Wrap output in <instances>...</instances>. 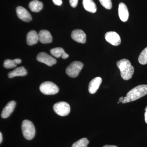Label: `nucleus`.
Listing matches in <instances>:
<instances>
[{
	"mask_svg": "<svg viewBox=\"0 0 147 147\" xmlns=\"http://www.w3.org/2000/svg\"><path fill=\"white\" fill-rule=\"evenodd\" d=\"M147 94V85H139L133 88L127 94L122 101L123 104L137 100Z\"/></svg>",
	"mask_w": 147,
	"mask_h": 147,
	"instance_id": "1",
	"label": "nucleus"
},
{
	"mask_svg": "<svg viewBox=\"0 0 147 147\" xmlns=\"http://www.w3.org/2000/svg\"><path fill=\"white\" fill-rule=\"evenodd\" d=\"M117 65L120 69L121 76L123 79L128 80L131 79L134 73V68L128 60L122 59L118 61Z\"/></svg>",
	"mask_w": 147,
	"mask_h": 147,
	"instance_id": "2",
	"label": "nucleus"
},
{
	"mask_svg": "<svg viewBox=\"0 0 147 147\" xmlns=\"http://www.w3.org/2000/svg\"><path fill=\"white\" fill-rule=\"evenodd\" d=\"M21 129L25 139L28 140L33 139L35 135V129L34 125L31 121L28 120L23 121L21 125Z\"/></svg>",
	"mask_w": 147,
	"mask_h": 147,
	"instance_id": "3",
	"label": "nucleus"
},
{
	"mask_svg": "<svg viewBox=\"0 0 147 147\" xmlns=\"http://www.w3.org/2000/svg\"><path fill=\"white\" fill-rule=\"evenodd\" d=\"M83 67V63L80 61H75L71 63L67 67L66 73L71 78H75L78 76Z\"/></svg>",
	"mask_w": 147,
	"mask_h": 147,
	"instance_id": "4",
	"label": "nucleus"
},
{
	"mask_svg": "<svg viewBox=\"0 0 147 147\" xmlns=\"http://www.w3.org/2000/svg\"><path fill=\"white\" fill-rule=\"evenodd\" d=\"M40 90L43 94L54 95L57 93L59 89L56 84L51 82H45L40 86Z\"/></svg>",
	"mask_w": 147,
	"mask_h": 147,
	"instance_id": "5",
	"label": "nucleus"
},
{
	"mask_svg": "<svg viewBox=\"0 0 147 147\" xmlns=\"http://www.w3.org/2000/svg\"><path fill=\"white\" fill-rule=\"evenodd\" d=\"M53 109L56 114L62 117L67 115L70 112L69 104L64 101L55 103L53 106Z\"/></svg>",
	"mask_w": 147,
	"mask_h": 147,
	"instance_id": "6",
	"label": "nucleus"
},
{
	"mask_svg": "<svg viewBox=\"0 0 147 147\" xmlns=\"http://www.w3.org/2000/svg\"><path fill=\"white\" fill-rule=\"evenodd\" d=\"M36 60L40 62L45 64L49 66H52L57 63V60L55 59L44 52L38 54L36 57Z\"/></svg>",
	"mask_w": 147,
	"mask_h": 147,
	"instance_id": "7",
	"label": "nucleus"
},
{
	"mask_svg": "<svg viewBox=\"0 0 147 147\" xmlns=\"http://www.w3.org/2000/svg\"><path fill=\"white\" fill-rule=\"evenodd\" d=\"M105 39L107 42L114 46H118L121 44L120 36L115 32H108L105 34Z\"/></svg>",
	"mask_w": 147,
	"mask_h": 147,
	"instance_id": "8",
	"label": "nucleus"
},
{
	"mask_svg": "<svg viewBox=\"0 0 147 147\" xmlns=\"http://www.w3.org/2000/svg\"><path fill=\"white\" fill-rule=\"evenodd\" d=\"M16 12L18 18L22 21L26 22L31 21V15L27 9L23 7H18L16 9Z\"/></svg>",
	"mask_w": 147,
	"mask_h": 147,
	"instance_id": "9",
	"label": "nucleus"
},
{
	"mask_svg": "<svg viewBox=\"0 0 147 147\" xmlns=\"http://www.w3.org/2000/svg\"><path fill=\"white\" fill-rule=\"evenodd\" d=\"M71 37L74 41L79 43H85L86 40V34L83 30L79 29H76L72 32Z\"/></svg>",
	"mask_w": 147,
	"mask_h": 147,
	"instance_id": "10",
	"label": "nucleus"
},
{
	"mask_svg": "<svg viewBox=\"0 0 147 147\" xmlns=\"http://www.w3.org/2000/svg\"><path fill=\"white\" fill-rule=\"evenodd\" d=\"M102 79L100 77H96L90 82L88 86V90L90 93L94 94L99 88L102 83Z\"/></svg>",
	"mask_w": 147,
	"mask_h": 147,
	"instance_id": "11",
	"label": "nucleus"
},
{
	"mask_svg": "<svg viewBox=\"0 0 147 147\" xmlns=\"http://www.w3.org/2000/svg\"><path fill=\"white\" fill-rule=\"evenodd\" d=\"M16 105V103L15 101L12 100V101H9L3 110L1 115L2 118L6 119L13 112Z\"/></svg>",
	"mask_w": 147,
	"mask_h": 147,
	"instance_id": "12",
	"label": "nucleus"
},
{
	"mask_svg": "<svg viewBox=\"0 0 147 147\" xmlns=\"http://www.w3.org/2000/svg\"><path fill=\"white\" fill-rule=\"evenodd\" d=\"M119 15L121 21L123 22H126L129 18L128 9L124 3H121L119 6Z\"/></svg>",
	"mask_w": 147,
	"mask_h": 147,
	"instance_id": "13",
	"label": "nucleus"
},
{
	"mask_svg": "<svg viewBox=\"0 0 147 147\" xmlns=\"http://www.w3.org/2000/svg\"><path fill=\"white\" fill-rule=\"evenodd\" d=\"M39 40L43 44L50 43L52 42L53 38L50 32L46 30H41L38 33Z\"/></svg>",
	"mask_w": 147,
	"mask_h": 147,
	"instance_id": "14",
	"label": "nucleus"
},
{
	"mask_svg": "<svg viewBox=\"0 0 147 147\" xmlns=\"http://www.w3.org/2000/svg\"><path fill=\"white\" fill-rule=\"evenodd\" d=\"M39 40L38 34L34 30H31L27 35V43L29 45H32L37 43Z\"/></svg>",
	"mask_w": 147,
	"mask_h": 147,
	"instance_id": "15",
	"label": "nucleus"
},
{
	"mask_svg": "<svg viewBox=\"0 0 147 147\" xmlns=\"http://www.w3.org/2000/svg\"><path fill=\"white\" fill-rule=\"evenodd\" d=\"M28 74L26 69L24 67H20L10 71L8 74L9 78H12L16 76H26Z\"/></svg>",
	"mask_w": 147,
	"mask_h": 147,
	"instance_id": "16",
	"label": "nucleus"
},
{
	"mask_svg": "<svg viewBox=\"0 0 147 147\" xmlns=\"http://www.w3.org/2000/svg\"><path fill=\"white\" fill-rule=\"evenodd\" d=\"M84 8L87 11L91 13H95L97 10L96 5L92 0H83Z\"/></svg>",
	"mask_w": 147,
	"mask_h": 147,
	"instance_id": "17",
	"label": "nucleus"
},
{
	"mask_svg": "<svg viewBox=\"0 0 147 147\" xmlns=\"http://www.w3.org/2000/svg\"><path fill=\"white\" fill-rule=\"evenodd\" d=\"M29 7L32 12H38L43 8V4L38 0H33L29 3Z\"/></svg>",
	"mask_w": 147,
	"mask_h": 147,
	"instance_id": "18",
	"label": "nucleus"
},
{
	"mask_svg": "<svg viewBox=\"0 0 147 147\" xmlns=\"http://www.w3.org/2000/svg\"><path fill=\"white\" fill-rule=\"evenodd\" d=\"M21 60L19 59L14 60L7 59L4 61L3 66L7 69H10L16 67L17 64L21 63Z\"/></svg>",
	"mask_w": 147,
	"mask_h": 147,
	"instance_id": "19",
	"label": "nucleus"
},
{
	"mask_svg": "<svg viewBox=\"0 0 147 147\" xmlns=\"http://www.w3.org/2000/svg\"><path fill=\"white\" fill-rule=\"evenodd\" d=\"M50 53L53 56L56 58H59L62 57L63 55L65 53L64 50L61 47H56L51 49Z\"/></svg>",
	"mask_w": 147,
	"mask_h": 147,
	"instance_id": "20",
	"label": "nucleus"
},
{
	"mask_svg": "<svg viewBox=\"0 0 147 147\" xmlns=\"http://www.w3.org/2000/svg\"><path fill=\"white\" fill-rule=\"evenodd\" d=\"M89 143V142L87 138H82L74 143L71 147H87Z\"/></svg>",
	"mask_w": 147,
	"mask_h": 147,
	"instance_id": "21",
	"label": "nucleus"
},
{
	"mask_svg": "<svg viewBox=\"0 0 147 147\" xmlns=\"http://www.w3.org/2000/svg\"><path fill=\"white\" fill-rule=\"evenodd\" d=\"M139 63L142 65L147 64V47L143 50L139 57Z\"/></svg>",
	"mask_w": 147,
	"mask_h": 147,
	"instance_id": "22",
	"label": "nucleus"
},
{
	"mask_svg": "<svg viewBox=\"0 0 147 147\" xmlns=\"http://www.w3.org/2000/svg\"><path fill=\"white\" fill-rule=\"evenodd\" d=\"M101 5L107 9H110L112 7L111 0H99Z\"/></svg>",
	"mask_w": 147,
	"mask_h": 147,
	"instance_id": "23",
	"label": "nucleus"
},
{
	"mask_svg": "<svg viewBox=\"0 0 147 147\" xmlns=\"http://www.w3.org/2000/svg\"><path fill=\"white\" fill-rule=\"evenodd\" d=\"M69 4L71 7H76L78 4V0H69Z\"/></svg>",
	"mask_w": 147,
	"mask_h": 147,
	"instance_id": "24",
	"label": "nucleus"
},
{
	"mask_svg": "<svg viewBox=\"0 0 147 147\" xmlns=\"http://www.w3.org/2000/svg\"><path fill=\"white\" fill-rule=\"evenodd\" d=\"M53 3L56 5L60 6L62 4V0H53Z\"/></svg>",
	"mask_w": 147,
	"mask_h": 147,
	"instance_id": "25",
	"label": "nucleus"
},
{
	"mask_svg": "<svg viewBox=\"0 0 147 147\" xmlns=\"http://www.w3.org/2000/svg\"><path fill=\"white\" fill-rule=\"evenodd\" d=\"M145 111H146V112H145L144 115L145 120L146 123H147V106H146V108H145Z\"/></svg>",
	"mask_w": 147,
	"mask_h": 147,
	"instance_id": "26",
	"label": "nucleus"
},
{
	"mask_svg": "<svg viewBox=\"0 0 147 147\" xmlns=\"http://www.w3.org/2000/svg\"><path fill=\"white\" fill-rule=\"evenodd\" d=\"M62 58L63 59H66L67 58L69 57V55L68 54H67L65 53H64V54L62 56Z\"/></svg>",
	"mask_w": 147,
	"mask_h": 147,
	"instance_id": "27",
	"label": "nucleus"
},
{
	"mask_svg": "<svg viewBox=\"0 0 147 147\" xmlns=\"http://www.w3.org/2000/svg\"><path fill=\"white\" fill-rule=\"evenodd\" d=\"M124 97H123V96H122V97L119 98V102H122V101L124 100Z\"/></svg>",
	"mask_w": 147,
	"mask_h": 147,
	"instance_id": "28",
	"label": "nucleus"
},
{
	"mask_svg": "<svg viewBox=\"0 0 147 147\" xmlns=\"http://www.w3.org/2000/svg\"><path fill=\"white\" fill-rule=\"evenodd\" d=\"M3 141V137L2 134L1 132L0 133V143H1Z\"/></svg>",
	"mask_w": 147,
	"mask_h": 147,
	"instance_id": "29",
	"label": "nucleus"
},
{
	"mask_svg": "<svg viewBox=\"0 0 147 147\" xmlns=\"http://www.w3.org/2000/svg\"><path fill=\"white\" fill-rule=\"evenodd\" d=\"M102 147H118L116 146H113V145H105Z\"/></svg>",
	"mask_w": 147,
	"mask_h": 147,
	"instance_id": "30",
	"label": "nucleus"
},
{
	"mask_svg": "<svg viewBox=\"0 0 147 147\" xmlns=\"http://www.w3.org/2000/svg\"><path fill=\"white\" fill-rule=\"evenodd\" d=\"M119 103H120V102H117V103H118V104H119Z\"/></svg>",
	"mask_w": 147,
	"mask_h": 147,
	"instance_id": "31",
	"label": "nucleus"
}]
</instances>
